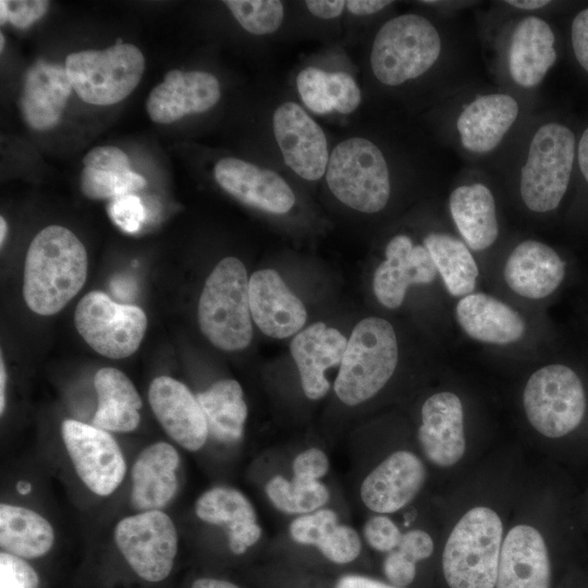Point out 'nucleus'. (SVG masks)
I'll return each instance as SVG.
<instances>
[{"label": "nucleus", "instance_id": "nucleus-1", "mask_svg": "<svg viewBox=\"0 0 588 588\" xmlns=\"http://www.w3.org/2000/svg\"><path fill=\"white\" fill-rule=\"evenodd\" d=\"M88 259L83 243L69 229L49 225L29 244L23 277L28 308L42 316L59 313L83 287Z\"/></svg>", "mask_w": 588, "mask_h": 588}, {"label": "nucleus", "instance_id": "nucleus-2", "mask_svg": "<svg viewBox=\"0 0 588 588\" xmlns=\"http://www.w3.org/2000/svg\"><path fill=\"white\" fill-rule=\"evenodd\" d=\"M399 362L392 324L379 317L362 319L353 329L339 366L334 392L348 406L375 396L391 379Z\"/></svg>", "mask_w": 588, "mask_h": 588}, {"label": "nucleus", "instance_id": "nucleus-3", "mask_svg": "<svg viewBox=\"0 0 588 588\" xmlns=\"http://www.w3.org/2000/svg\"><path fill=\"white\" fill-rule=\"evenodd\" d=\"M244 264L235 257L221 259L207 278L198 302V323L209 342L223 351L247 347L253 338Z\"/></svg>", "mask_w": 588, "mask_h": 588}, {"label": "nucleus", "instance_id": "nucleus-4", "mask_svg": "<svg viewBox=\"0 0 588 588\" xmlns=\"http://www.w3.org/2000/svg\"><path fill=\"white\" fill-rule=\"evenodd\" d=\"M502 522L493 510L476 506L452 529L442 554L450 588H494L502 547Z\"/></svg>", "mask_w": 588, "mask_h": 588}, {"label": "nucleus", "instance_id": "nucleus-5", "mask_svg": "<svg viewBox=\"0 0 588 588\" xmlns=\"http://www.w3.org/2000/svg\"><path fill=\"white\" fill-rule=\"evenodd\" d=\"M441 38L426 17L406 13L385 22L375 36L370 66L375 77L396 86L425 74L438 60Z\"/></svg>", "mask_w": 588, "mask_h": 588}, {"label": "nucleus", "instance_id": "nucleus-6", "mask_svg": "<svg viewBox=\"0 0 588 588\" xmlns=\"http://www.w3.org/2000/svg\"><path fill=\"white\" fill-rule=\"evenodd\" d=\"M326 181L339 201L360 212L376 213L390 198L385 158L375 143L364 137H350L333 148Z\"/></svg>", "mask_w": 588, "mask_h": 588}, {"label": "nucleus", "instance_id": "nucleus-7", "mask_svg": "<svg viewBox=\"0 0 588 588\" xmlns=\"http://www.w3.org/2000/svg\"><path fill=\"white\" fill-rule=\"evenodd\" d=\"M65 70L74 91L91 105L109 106L126 98L138 85L145 70L142 51L117 41L103 50L70 53Z\"/></svg>", "mask_w": 588, "mask_h": 588}, {"label": "nucleus", "instance_id": "nucleus-8", "mask_svg": "<svg viewBox=\"0 0 588 588\" xmlns=\"http://www.w3.org/2000/svg\"><path fill=\"white\" fill-rule=\"evenodd\" d=\"M575 158V136L565 125L540 126L529 145L520 173V196L535 212L555 209L569 183Z\"/></svg>", "mask_w": 588, "mask_h": 588}, {"label": "nucleus", "instance_id": "nucleus-9", "mask_svg": "<svg viewBox=\"0 0 588 588\" xmlns=\"http://www.w3.org/2000/svg\"><path fill=\"white\" fill-rule=\"evenodd\" d=\"M523 403L530 425L548 438H560L573 431L586 409L579 377L561 364L547 365L530 376Z\"/></svg>", "mask_w": 588, "mask_h": 588}, {"label": "nucleus", "instance_id": "nucleus-10", "mask_svg": "<svg viewBox=\"0 0 588 588\" xmlns=\"http://www.w3.org/2000/svg\"><path fill=\"white\" fill-rule=\"evenodd\" d=\"M74 322L94 351L114 359L132 355L147 328V317L142 308L114 302L99 291L89 292L79 301Z\"/></svg>", "mask_w": 588, "mask_h": 588}, {"label": "nucleus", "instance_id": "nucleus-11", "mask_svg": "<svg viewBox=\"0 0 588 588\" xmlns=\"http://www.w3.org/2000/svg\"><path fill=\"white\" fill-rule=\"evenodd\" d=\"M114 540L125 561L143 579L157 583L170 574L177 552V534L166 513L146 511L121 519L115 526Z\"/></svg>", "mask_w": 588, "mask_h": 588}, {"label": "nucleus", "instance_id": "nucleus-12", "mask_svg": "<svg viewBox=\"0 0 588 588\" xmlns=\"http://www.w3.org/2000/svg\"><path fill=\"white\" fill-rule=\"evenodd\" d=\"M62 438L81 480L98 495L111 494L125 475V461L113 437L74 419L62 424Z\"/></svg>", "mask_w": 588, "mask_h": 588}, {"label": "nucleus", "instance_id": "nucleus-13", "mask_svg": "<svg viewBox=\"0 0 588 588\" xmlns=\"http://www.w3.org/2000/svg\"><path fill=\"white\" fill-rule=\"evenodd\" d=\"M272 128L286 166L307 181L320 180L330 154L321 126L298 103L285 101L274 111Z\"/></svg>", "mask_w": 588, "mask_h": 588}, {"label": "nucleus", "instance_id": "nucleus-14", "mask_svg": "<svg viewBox=\"0 0 588 588\" xmlns=\"http://www.w3.org/2000/svg\"><path fill=\"white\" fill-rule=\"evenodd\" d=\"M438 274L424 245H414L406 234L393 236L385 246V259L377 267L372 287L378 302L389 309L399 308L413 284H429Z\"/></svg>", "mask_w": 588, "mask_h": 588}, {"label": "nucleus", "instance_id": "nucleus-15", "mask_svg": "<svg viewBox=\"0 0 588 588\" xmlns=\"http://www.w3.org/2000/svg\"><path fill=\"white\" fill-rule=\"evenodd\" d=\"M248 297L252 319L267 336L285 339L303 330L306 308L275 270L255 271L248 281Z\"/></svg>", "mask_w": 588, "mask_h": 588}, {"label": "nucleus", "instance_id": "nucleus-16", "mask_svg": "<svg viewBox=\"0 0 588 588\" xmlns=\"http://www.w3.org/2000/svg\"><path fill=\"white\" fill-rule=\"evenodd\" d=\"M217 183L243 204L262 211L283 215L295 205L290 185L272 170L237 158L220 159L213 170Z\"/></svg>", "mask_w": 588, "mask_h": 588}, {"label": "nucleus", "instance_id": "nucleus-17", "mask_svg": "<svg viewBox=\"0 0 588 588\" xmlns=\"http://www.w3.org/2000/svg\"><path fill=\"white\" fill-rule=\"evenodd\" d=\"M220 97V84L213 74L172 70L150 91L146 110L154 122L169 124L186 114L208 111Z\"/></svg>", "mask_w": 588, "mask_h": 588}, {"label": "nucleus", "instance_id": "nucleus-18", "mask_svg": "<svg viewBox=\"0 0 588 588\" xmlns=\"http://www.w3.org/2000/svg\"><path fill=\"white\" fill-rule=\"evenodd\" d=\"M148 399L166 432L188 451L199 450L208 437L204 412L189 389L179 380L160 376L152 380Z\"/></svg>", "mask_w": 588, "mask_h": 588}, {"label": "nucleus", "instance_id": "nucleus-19", "mask_svg": "<svg viewBox=\"0 0 588 588\" xmlns=\"http://www.w3.org/2000/svg\"><path fill=\"white\" fill-rule=\"evenodd\" d=\"M426 480L422 462L412 452L396 451L364 479L360 497L377 513H393L408 504Z\"/></svg>", "mask_w": 588, "mask_h": 588}, {"label": "nucleus", "instance_id": "nucleus-20", "mask_svg": "<svg viewBox=\"0 0 588 588\" xmlns=\"http://www.w3.org/2000/svg\"><path fill=\"white\" fill-rule=\"evenodd\" d=\"M463 419L462 402L452 392H438L424 402L418 441L431 463L450 467L463 457L466 449Z\"/></svg>", "mask_w": 588, "mask_h": 588}, {"label": "nucleus", "instance_id": "nucleus-21", "mask_svg": "<svg viewBox=\"0 0 588 588\" xmlns=\"http://www.w3.org/2000/svg\"><path fill=\"white\" fill-rule=\"evenodd\" d=\"M346 344L347 339L338 329L319 321L294 335L290 350L309 400H319L328 393L326 371L340 366Z\"/></svg>", "mask_w": 588, "mask_h": 588}, {"label": "nucleus", "instance_id": "nucleus-22", "mask_svg": "<svg viewBox=\"0 0 588 588\" xmlns=\"http://www.w3.org/2000/svg\"><path fill=\"white\" fill-rule=\"evenodd\" d=\"M550 561L541 534L517 525L505 536L495 588H550Z\"/></svg>", "mask_w": 588, "mask_h": 588}, {"label": "nucleus", "instance_id": "nucleus-23", "mask_svg": "<svg viewBox=\"0 0 588 588\" xmlns=\"http://www.w3.org/2000/svg\"><path fill=\"white\" fill-rule=\"evenodd\" d=\"M503 274L516 294L540 299L559 287L565 275V264L552 247L526 240L509 255Z\"/></svg>", "mask_w": 588, "mask_h": 588}, {"label": "nucleus", "instance_id": "nucleus-24", "mask_svg": "<svg viewBox=\"0 0 588 588\" xmlns=\"http://www.w3.org/2000/svg\"><path fill=\"white\" fill-rule=\"evenodd\" d=\"M72 89L65 66L42 60L35 62L25 74L20 99L25 122L37 131L57 125Z\"/></svg>", "mask_w": 588, "mask_h": 588}, {"label": "nucleus", "instance_id": "nucleus-25", "mask_svg": "<svg viewBox=\"0 0 588 588\" xmlns=\"http://www.w3.org/2000/svg\"><path fill=\"white\" fill-rule=\"evenodd\" d=\"M177 451L167 442L145 448L132 468L131 501L135 510L146 512L164 507L177 490Z\"/></svg>", "mask_w": 588, "mask_h": 588}, {"label": "nucleus", "instance_id": "nucleus-26", "mask_svg": "<svg viewBox=\"0 0 588 588\" xmlns=\"http://www.w3.org/2000/svg\"><path fill=\"white\" fill-rule=\"evenodd\" d=\"M518 103L506 94L477 97L460 114L456 126L464 148L475 154L494 149L514 124Z\"/></svg>", "mask_w": 588, "mask_h": 588}, {"label": "nucleus", "instance_id": "nucleus-27", "mask_svg": "<svg viewBox=\"0 0 588 588\" xmlns=\"http://www.w3.org/2000/svg\"><path fill=\"white\" fill-rule=\"evenodd\" d=\"M196 515L204 522L228 528L229 547L243 554L261 536L255 510L238 490L215 487L204 492L195 504Z\"/></svg>", "mask_w": 588, "mask_h": 588}, {"label": "nucleus", "instance_id": "nucleus-28", "mask_svg": "<svg viewBox=\"0 0 588 588\" xmlns=\"http://www.w3.org/2000/svg\"><path fill=\"white\" fill-rule=\"evenodd\" d=\"M555 37L550 25L530 15L518 22L509 50L513 81L525 88L537 86L556 61Z\"/></svg>", "mask_w": 588, "mask_h": 588}, {"label": "nucleus", "instance_id": "nucleus-29", "mask_svg": "<svg viewBox=\"0 0 588 588\" xmlns=\"http://www.w3.org/2000/svg\"><path fill=\"white\" fill-rule=\"evenodd\" d=\"M456 319L471 339L490 344H510L523 338V317L507 304L482 293L463 296L456 305Z\"/></svg>", "mask_w": 588, "mask_h": 588}, {"label": "nucleus", "instance_id": "nucleus-30", "mask_svg": "<svg viewBox=\"0 0 588 588\" xmlns=\"http://www.w3.org/2000/svg\"><path fill=\"white\" fill-rule=\"evenodd\" d=\"M449 207L458 232L473 250H483L497 241L495 201L486 185L474 183L456 187L450 195Z\"/></svg>", "mask_w": 588, "mask_h": 588}, {"label": "nucleus", "instance_id": "nucleus-31", "mask_svg": "<svg viewBox=\"0 0 588 588\" xmlns=\"http://www.w3.org/2000/svg\"><path fill=\"white\" fill-rule=\"evenodd\" d=\"M292 539L318 548L326 559L345 564L360 553L362 543L356 530L339 523L338 515L329 509L301 515L290 524Z\"/></svg>", "mask_w": 588, "mask_h": 588}, {"label": "nucleus", "instance_id": "nucleus-32", "mask_svg": "<svg viewBox=\"0 0 588 588\" xmlns=\"http://www.w3.org/2000/svg\"><path fill=\"white\" fill-rule=\"evenodd\" d=\"M98 406L93 425L108 431L130 432L137 428L142 399L132 381L119 369H99L94 378Z\"/></svg>", "mask_w": 588, "mask_h": 588}, {"label": "nucleus", "instance_id": "nucleus-33", "mask_svg": "<svg viewBox=\"0 0 588 588\" xmlns=\"http://www.w3.org/2000/svg\"><path fill=\"white\" fill-rule=\"evenodd\" d=\"M296 87L305 107L316 114H348L362 101L356 81L345 72H327L307 66L297 75Z\"/></svg>", "mask_w": 588, "mask_h": 588}, {"label": "nucleus", "instance_id": "nucleus-34", "mask_svg": "<svg viewBox=\"0 0 588 588\" xmlns=\"http://www.w3.org/2000/svg\"><path fill=\"white\" fill-rule=\"evenodd\" d=\"M196 399L204 412L208 432L223 443H235L242 436L247 418V405L240 383L222 379L198 393Z\"/></svg>", "mask_w": 588, "mask_h": 588}, {"label": "nucleus", "instance_id": "nucleus-35", "mask_svg": "<svg viewBox=\"0 0 588 588\" xmlns=\"http://www.w3.org/2000/svg\"><path fill=\"white\" fill-rule=\"evenodd\" d=\"M53 541V528L41 515L23 506L0 505V544L5 552L35 559L46 554Z\"/></svg>", "mask_w": 588, "mask_h": 588}, {"label": "nucleus", "instance_id": "nucleus-36", "mask_svg": "<svg viewBox=\"0 0 588 588\" xmlns=\"http://www.w3.org/2000/svg\"><path fill=\"white\" fill-rule=\"evenodd\" d=\"M438 273L452 296H466L475 290L477 264L461 240L446 233H430L424 240Z\"/></svg>", "mask_w": 588, "mask_h": 588}, {"label": "nucleus", "instance_id": "nucleus-37", "mask_svg": "<svg viewBox=\"0 0 588 588\" xmlns=\"http://www.w3.org/2000/svg\"><path fill=\"white\" fill-rule=\"evenodd\" d=\"M266 493L279 511L302 515L319 510L330 498L328 488L320 480L293 477L290 481L282 476H274L267 482Z\"/></svg>", "mask_w": 588, "mask_h": 588}, {"label": "nucleus", "instance_id": "nucleus-38", "mask_svg": "<svg viewBox=\"0 0 588 588\" xmlns=\"http://www.w3.org/2000/svg\"><path fill=\"white\" fill-rule=\"evenodd\" d=\"M240 25L250 34L268 35L279 29L284 17V7L278 0H225Z\"/></svg>", "mask_w": 588, "mask_h": 588}, {"label": "nucleus", "instance_id": "nucleus-39", "mask_svg": "<svg viewBox=\"0 0 588 588\" xmlns=\"http://www.w3.org/2000/svg\"><path fill=\"white\" fill-rule=\"evenodd\" d=\"M145 184V179L133 170L109 172L84 167L81 174L82 192L91 199H114L131 194Z\"/></svg>", "mask_w": 588, "mask_h": 588}, {"label": "nucleus", "instance_id": "nucleus-40", "mask_svg": "<svg viewBox=\"0 0 588 588\" xmlns=\"http://www.w3.org/2000/svg\"><path fill=\"white\" fill-rule=\"evenodd\" d=\"M35 569L22 558L9 552L0 553V588H38Z\"/></svg>", "mask_w": 588, "mask_h": 588}, {"label": "nucleus", "instance_id": "nucleus-41", "mask_svg": "<svg viewBox=\"0 0 588 588\" xmlns=\"http://www.w3.org/2000/svg\"><path fill=\"white\" fill-rule=\"evenodd\" d=\"M108 213L111 220L127 233L137 232L145 218L142 200L133 194L111 199Z\"/></svg>", "mask_w": 588, "mask_h": 588}, {"label": "nucleus", "instance_id": "nucleus-42", "mask_svg": "<svg viewBox=\"0 0 588 588\" xmlns=\"http://www.w3.org/2000/svg\"><path fill=\"white\" fill-rule=\"evenodd\" d=\"M402 535L399 527L384 515L372 516L364 526L366 541L372 549L381 552L396 549Z\"/></svg>", "mask_w": 588, "mask_h": 588}, {"label": "nucleus", "instance_id": "nucleus-43", "mask_svg": "<svg viewBox=\"0 0 588 588\" xmlns=\"http://www.w3.org/2000/svg\"><path fill=\"white\" fill-rule=\"evenodd\" d=\"M85 168L109 172H127L131 169L127 155L114 146H99L87 152L83 159Z\"/></svg>", "mask_w": 588, "mask_h": 588}, {"label": "nucleus", "instance_id": "nucleus-44", "mask_svg": "<svg viewBox=\"0 0 588 588\" xmlns=\"http://www.w3.org/2000/svg\"><path fill=\"white\" fill-rule=\"evenodd\" d=\"M292 468L294 478L315 481L328 473L329 461L322 450L310 448L294 458Z\"/></svg>", "mask_w": 588, "mask_h": 588}, {"label": "nucleus", "instance_id": "nucleus-45", "mask_svg": "<svg viewBox=\"0 0 588 588\" xmlns=\"http://www.w3.org/2000/svg\"><path fill=\"white\" fill-rule=\"evenodd\" d=\"M8 21L17 28H26L39 20L48 10L45 0L5 1Z\"/></svg>", "mask_w": 588, "mask_h": 588}, {"label": "nucleus", "instance_id": "nucleus-46", "mask_svg": "<svg viewBox=\"0 0 588 588\" xmlns=\"http://www.w3.org/2000/svg\"><path fill=\"white\" fill-rule=\"evenodd\" d=\"M383 572L394 586H406L415 578L416 563L403 555L397 549H394L384 559Z\"/></svg>", "mask_w": 588, "mask_h": 588}, {"label": "nucleus", "instance_id": "nucleus-47", "mask_svg": "<svg viewBox=\"0 0 588 588\" xmlns=\"http://www.w3.org/2000/svg\"><path fill=\"white\" fill-rule=\"evenodd\" d=\"M396 549L407 559L417 563L432 554L433 541L426 531L413 529L402 535Z\"/></svg>", "mask_w": 588, "mask_h": 588}, {"label": "nucleus", "instance_id": "nucleus-48", "mask_svg": "<svg viewBox=\"0 0 588 588\" xmlns=\"http://www.w3.org/2000/svg\"><path fill=\"white\" fill-rule=\"evenodd\" d=\"M572 45L578 63L588 72V8L580 11L572 23Z\"/></svg>", "mask_w": 588, "mask_h": 588}, {"label": "nucleus", "instance_id": "nucleus-49", "mask_svg": "<svg viewBox=\"0 0 588 588\" xmlns=\"http://www.w3.org/2000/svg\"><path fill=\"white\" fill-rule=\"evenodd\" d=\"M308 11L322 20H331L340 16L345 9L343 0H308L305 1Z\"/></svg>", "mask_w": 588, "mask_h": 588}, {"label": "nucleus", "instance_id": "nucleus-50", "mask_svg": "<svg viewBox=\"0 0 588 588\" xmlns=\"http://www.w3.org/2000/svg\"><path fill=\"white\" fill-rule=\"evenodd\" d=\"M392 1L388 0H348L345 7L354 15H370L377 13L390 5Z\"/></svg>", "mask_w": 588, "mask_h": 588}, {"label": "nucleus", "instance_id": "nucleus-51", "mask_svg": "<svg viewBox=\"0 0 588 588\" xmlns=\"http://www.w3.org/2000/svg\"><path fill=\"white\" fill-rule=\"evenodd\" d=\"M335 588H399L396 586L387 585L373 578L360 575H346L341 577Z\"/></svg>", "mask_w": 588, "mask_h": 588}, {"label": "nucleus", "instance_id": "nucleus-52", "mask_svg": "<svg viewBox=\"0 0 588 588\" xmlns=\"http://www.w3.org/2000/svg\"><path fill=\"white\" fill-rule=\"evenodd\" d=\"M110 289L117 298L126 302L134 296L135 282L128 275H117L111 280Z\"/></svg>", "mask_w": 588, "mask_h": 588}, {"label": "nucleus", "instance_id": "nucleus-53", "mask_svg": "<svg viewBox=\"0 0 588 588\" xmlns=\"http://www.w3.org/2000/svg\"><path fill=\"white\" fill-rule=\"evenodd\" d=\"M578 164L583 175L588 182V127L583 133L578 144Z\"/></svg>", "mask_w": 588, "mask_h": 588}, {"label": "nucleus", "instance_id": "nucleus-54", "mask_svg": "<svg viewBox=\"0 0 588 588\" xmlns=\"http://www.w3.org/2000/svg\"><path fill=\"white\" fill-rule=\"evenodd\" d=\"M192 588H240L235 584L215 578H199L195 580Z\"/></svg>", "mask_w": 588, "mask_h": 588}, {"label": "nucleus", "instance_id": "nucleus-55", "mask_svg": "<svg viewBox=\"0 0 588 588\" xmlns=\"http://www.w3.org/2000/svg\"><path fill=\"white\" fill-rule=\"evenodd\" d=\"M506 3L523 10H537L550 3L547 0H510Z\"/></svg>", "mask_w": 588, "mask_h": 588}, {"label": "nucleus", "instance_id": "nucleus-56", "mask_svg": "<svg viewBox=\"0 0 588 588\" xmlns=\"http://www.w3.org/2000/svg\"><path fill=\"white\" fill-rule=\"evenodd\" d=\"M5 381H7V372L4 367V360L3 356L1 354L0 356V413L2 414L5 406Z\"/></svg>", "mask_w": 588, "mask_h": 588}, {"label": "nucleus", "instance_id": "nucleus-57", "mask_svg": "<svg viewBox=\"0 0 588 588\" xmlns=\"http://www.w3.org/2000/svg\"><path fill=\"white\" fill-rule=\"evenodd\" d=\"M0 17L1 24L8 22V8L4 0L0 1Z\"/></svg>", "mask_w": 588, "mask_h": 588}, {"label": "nucleus", "instance_id": "nucleus-58", "mask_svg": "<svg viewBox=\"0 0 588 588\" xmlns=\"http://www.w3.org/2000/svg\"><path fill=\"white\" fill-rule=\"evenodd\" d=\"M7 235V222L3 217L0 218V244L3 245Z\"/></svg>", "mask_w": 588, "mask_h": 588}, {"label": "nucleus", "instance_id": "nucleus-59", "mask_svg": "<svg viewBox=\"0 0 588 588\" xmlns=\"http://www.w3.org/2000/svg\"><path fill=\"white\" fill-rule=\"evenodd\" d=\"M16 489L20 493L22 494H26L30 491V485L27 483V482H24V481H20L17 485H16Z\"/></svg>", "mask_w": 588, "mask_h": 588}, {"label": "nucleus", "instance_id": "nucleus-60", "mask_svg": "<svg viewBox=\"0 0 588 588\" xmlns=\"http://www.w3.org/2000/svg\"><path fill=\"white\" fill-rule=\"evenodd\" d=\"M0 41H1L0 49H1V51H2V50H3V44H4V37H3V34H2V33L0 34Z\"/></svg>", "mask_w": 588, "mask_h": 588}]
</instances>
